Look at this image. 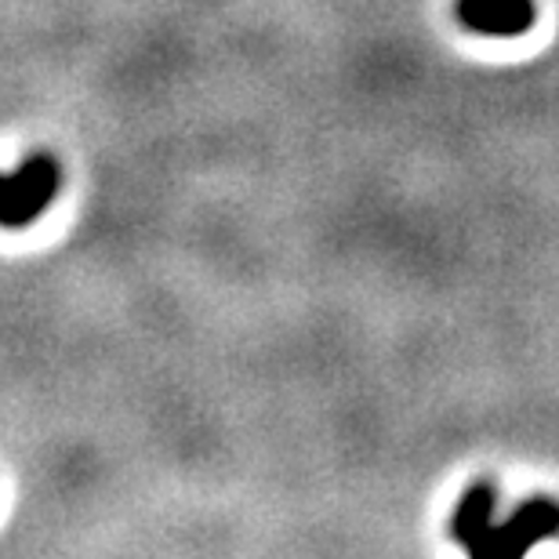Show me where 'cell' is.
I'll return each mask as SVG.
<instances>
[{
	"mask_svg": "<svg viewBox=\"0 0 559 559\" xmlns=\"http://www.w3.org/2000/svg\"><path fill=\"white\" fill-rule=\"evenodd\" d=\"M495 501H498V495L490 484H473L462 495V501H457V509L451 516V538L462 545V549H468V545L479 538V531L495 520Z\"/></svg>",
	"mask_w": 559,
	"mask_h": 559,
	"instance_id": "obj_4",
	"label": "cell"
},
{
	"mask_svg": "<svg viewBox=\"0 0 559 559\" xmlns=\"http://www.w3.org/2000/svg\"><path fill=\"white\" fill-rule=\"evenodd\" d=\"M556 534H559V501L549 495H538L523 501L506 523L490 520L465 552L476 559H520L538 542L556 538Z\"/></svg>",
	"mask_w": 559,
	"mask_h": 559,
	"instance_id": "obj_1",
	"label": "cell"
},
{
	"mask_svg": "<svg viewBox=\"0 0 559 559\" xmlns=\"http://www.w3.org/2000/svg\"><path fill=\"white\" fill-rule=\"evenodd\" d=\"M62 167L48 153H33L19 171L0 175V226L22 229L37 222L59 197Z\"/></svg>",
	"mask_w": 559,
	"mask_h": 559,
	"instance_id": "obj_2",
	"label": "cell"
},
{
	"mask_svg": "<svg viewBox=\"0 0 559 559\" xmlns=\"http://www.w3.org/2000/svg\"><path fill=\"white\" fill-rule=\"evenodd\" d=\"M457 19L484 37H523L538 19V8L534 0H457Z\"/></svg>",
	"mask_w": 559,
	"mask_h": 559,
	"instance_id": "obj_3",
	"label": "cell"
}]
</instances>
